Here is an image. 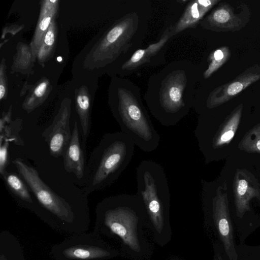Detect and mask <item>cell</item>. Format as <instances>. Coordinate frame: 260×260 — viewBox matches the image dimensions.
I'll return each mask as SVG.
<instances>
[{"label":"cell","mask_w":260,"mask_h":260,"mask_svg":"<svg viewBox=\"0 0 260 260\" xmlns=\"http://www.w3.org/2000/svg\"><path fill=\"white\" fill-rule=\"evenodd\" d=\"M233 189L236 214L242 218L250 211V202L254 198L260 202V184L255 176L246 169H237L235 172Z\"/></svg>","instance_id":"11"},{"label":"cell","mask_w":260,"mask_h":260,"mask_svg":"<svg viewBox=\"0 0 260 260\" xmlns=\"http://www.w3.org/2000/svg\"><path fill=\"white\" fill-rule=\"evenodd\" d=\"M12 162L41 206L48 212L45 222L49 226L70 235L87 231L89 218L76 213L68 202L43 182L38 171L23 159L18 158Z\"/></svg>","instance_id":"4"},{"label":"cell","mask_w":260,"mask_h":260,"mask_svg":"<svg viewBox=\"0 0 260 260\" xmlns=\"http://www.w3.org/2000/svg\"><path fill=\"white\" fill-rule=\"evenodd\" d=\"M243 109V104H239L210 136L198 140L200 149L206 157L209 152L216 151L230 143L240 124Z\"/></svg>","instance_id":"12"},{"label":"cell","mask_w":260,"mask_h":260,"mask_svg":"<svg viewBox=\"0 0 260 260\" xmlns=\"http://www.w3.org/2000/svg\"><path fill=\"white\" fill-rule=\"evenodd\" d=\"M124 83L112 106L113 116L121 131L131 137L136 145L145 152H151L158 146L160 136L143 104L139 88L127 79Z\"/></svg>","instance_id":"5"},{"label":"cell","mask_w":260,"mask_h":260,"mask_svg":"<svg viewBox=\"0 0 260 260\" xmlns=\"http://www.w3.org/2000/svg\"><path fill=\"white\" fill-rule=\"evenodd\" d=\"M51 21V17L47 16L45 17L40 24V28L42 30H45L48 27Z\"/></svg>","instance_id":"24"},{"label":"cell","mask_w":260,"mask_h":260,"mask_svg":"<svg viewBox=\"0 0 260 260\" xmlns=\"http://www.w3.org/2000/svg\"><path fill=\"white\" fill-rule=\"evenodd\" d=\"M251 13L242 1L235 6L220 2L200 22L201 26L216 32H235L243 28L249 22Z\"/></svg>","instance_id":"8"},{"label":"cell","mask_w":260,"mask_h":260,"mask_svg":"<svg viewBox=\"0 0 260 260\" xmlns=\"http://www.w3.org/2000/svg\"><path fill=\"white\" fill-rule=\"evenodd\" d=\"M214 260H223V259L220 256H216V257H215V258H214Z\"/></svg>","instance_id":"26"},{"label":"cell","mask_w":260,"mask_h":260,"mask_svg":"<svg viewBox=\"0 0 260 260\" xmlns=\"http://www.w3.org/2000/svg\"><path fill=\"white\" fill-rule=\"evenodd\" d=\"M54 41V37L53 33L51 31H48L45 36V43L46 45L48 46L52 45Z\"/></svg>","instance_id":"23"},{"label":"cell","mask_w":260,"mask_h":260,"mask_svg":"<svg viewBox=\"0 0 260 260\" xmlns=\"http://www.w3.org/2000/svg\"><path fill=\"white\" fill-rule=\"evenodd\" d=\"M194 86V65L175 61L150 78L144 98L153 116L161 125L171 126L193 106Z\"/></svg>","instance_id":"1"},{"label":"cell","mask_w":260,"mask_h":260,"mask_svg":"<svg viewBox=\"0 0 260 260\" xmlns=\"http://www.w3.org/2000/svg\"><path fill=\"white\" fill-rule=\"evenodd\" d=\"M231 55L230 49L226 46H222L211 52L208 57V67L203 73L204 78H209L229 60Z\"/></svg>","instance_id":"17"},{"label":"cell","mask_w":260,"mask_h":260,"mask_svg":"<svg viewBox=\"0 0 260 260\" xmlns=\"http://www.w3.org/2000/svg\"><path fill=\"white\" fill-rule=\"evenodd\" d=\"M210 197L213 219L224 250L230 260H237L226 183L218 186Z\"/></svg>","instance_id":"9"},{"label":"cell","mask_w":260,"mask_h":260,"mask_svg":"<svg viewBox=\"0 0 260 260\" xmlns=\"http://www.w3.org/2000/svg\"><path fill=\"white\" fill-rule=\"evenodd\" d=\"M83 149L80 142L78 123L75 121L71 139L63 158L65 170L74 174L79 179L85 176L86 164Z\"/></svg>","instance_id":"16"},{"label":"cell","mask_w":260,"mask_h":260,"mask_svg":"<svg viewBox=\"0 0 260 260\" xmlns=\"http://www.w3.org/2000/svg\"><path fill=\"white\" fill-rule=\"evenodd\" d=\"M238 147L247 153L260 154V123L246 133L239 143Z\"/></svg>","instance_id":"18"},{"label":"cell","mask_w":260,"mask_h":260,"mask_svg":"<svg viewBox=\"0 0 260 260\" xmlns=\"http://www.w3.org/2000/svg\"><path fill=\"white\" fill-rule=\"evenodd\" d=\"M3 177L9 188L16 196L29 204L32 203V199L27 187L17 175L6 172Z\"/></svg>","instance_id":"19"},{"label":"cell","mask_w":260,"mask_h":260,"mask_svg":"<svg viewBox=\"0 0 260 260\" xmlns=\"http://www.w3.org/2000/svg\"><path fill=\"white\" fill-rule=\"evenodd\" d=\"M10 142L0 138V173L3 177L6 173V168L9 164V146Z\"/></svg>","instance_id":"21"},{"label":"cell","mask_w":260,"mask_h":260,"mask_svg":"<svg viewBox=\"0 0 260 260\" xmlns=\"http://www.w3.org/2000/svg\"><path fill=\"white\" fill-rule=\"evenodd\" d=\"M137 192L156 231L160 232L168 216L170 193L165 170L150 160L140 162L136 170Z\"/></svg>","instance_id":"6"},{"label":"cell","mask_w":260,"mask_h":260,"mask_svg":"<svg viewBox=\"0 0 260 260\" xmlns=\"http://www.w3.org/2000/svg\"><path fill=\"white\" fill-rule=\"evenodd\" d=\"M42 136L48 145L51 156H63L72 137L67 113H63L59 118H56L52 124L44 131Z\"/></svg>","instance_id":"13"},{"label":"cell","mask_w":260,"mask_h":260,"mask_svg":"<svg viewBox=\"0 0 260 260\" xmlns=\"http://www.w3.org/2000/svg\"><path fill=\"white\" fill-rule=\"evenodd\" d=\"M145 213L144 204L136 194L106 198L96 205L93 231L100 235H116L133 250L139 252L137 224L140 216Z\"/></svg>","instance_id":"3"},{"label":"cell","mask_w":260,"mask_h":260,"mask_svg":"<svg viewBox=\"0 0 260 260\" xmlns=\"http://www.w3.org/2000/svg\"><path fill=\"white\" fill-rule=\"evenodd\" d=\"M47 84L44 82L40 84L35 90V94L37 97H41L45 93Z\"/></svg>","instance_id":"22"},{"label":"cell","mask_w":260,"mask_h":260,"mask_svg":"<svg viewBox=\"0 0 260 260\" xmlns=\"http://www.w3.org/2000/svg\"><path fill=\"white\" fill-rule=\"evenodd\" d=\"M173 36L170 26L165 30L157 42L149 45L146 48L139 49L136 51L121 66V69L124 71L123 74L128 75L144 65L152 64V61L156 59V57L160 56V53H165V46Z\"/></svg>","instance_id":"14"},{"label":"cell","mask_w":260,"mask_h":260,"mask_svg":"<svg viewBox=\"0 0 260 260\" xmlns=\"http://www.w3.org/2000/svg\"><path fill=\"white\" fill-rule=\"evenodd\" d=\"M259 80L260 64L250 66L231 81L217 87L210 92L205 102V108L212 110L221 106Z\"/></svg>","instance_id":"10"},{"label":"cell","mask_w":260,"mask_h":260,"mask_svg":"<svg viewBox=\"0 0 260 260\" xmlns=\"http://www.w3.org/2000/svg\"><path fill=\"white\" fill-rule=\"evenodd\" d=\"M51 2H52V3H54V2H55L56 1H50Z\"/></svg>","instance_id":"28"},{"label":"cell","mask_w":260,"mask_h":260,"mask_svg":"<svg viewBox=\"0 0 260 260\" xmlns=\"http://www.w3.org/2000/svg\"><path fill=\"white\" fill-rule=\"evenodd\" d=\"M20 125L10 124L9 117L2 118L0 121V138L6 139L15 144L23 146L24 142L20 136Z\"/></svg>","instance_id":"20"},{"label":"cell","mask_w":260,"mask_h":260,"mask_svg":"<svg viewBox=\"0 0 260 260\" xmlns=\"http://www.w3.org/2000/svg\"><path fill=\"white\" fill-rule=\"evenodd\" d=\"M53 245L50 255L55 260H103L113 256L98 233L83 232L70 235Z\"/></svg>","instance_id":"7"},{"label":"cell","mask_w":260,"mask_h":260,"mask_svg":"<svg viewBox=\"0 0 260 260\" xmlns=\"http://www.w3.org/2000/svg\"><path fill=\"white\" fill-rule=\"evenodd\" d=\"M135 145L121 131L104 134L86 165L83 192L88 195L114 183L131 161Z\"/></svg>","instance_id":"2"},{"label":"cell","mask_w":260,"mask_h":260,"mask_svg":"<svg viewBox=\"0 0 260 260\" xmlns=\"http://www.w3.org/2000/svg\"><path fill=\"white\" fill-rule=\"evenodd\" d=\"M220 2V0L189 1L179 19L174 25H171L173 36L187 28L196 27L205 15Z\"/></svg>","instance_id":"15"},{"label":"cell","mask_w":260,"mask_h":260,"mask_svg":"<svg viewBox=\"0 0 260 260\" xmlns=\"http://www.w3.org/2000/svg\"><path fill=\"white\" fill-rule=\"evenodd\" d=\"M5 87L3 85H0V99H2L5 94Z\"/></svg>","instance_id":"25"},{"label":"cell","mask_w":260,"mask_h":260,"mask_svg":"<svg viewBox=\"0 0 260 260\" xmlns=\"http://www.w3.org/2000/svg\"><path fill=\"white\" fill-rule=\"evenodd\" d=\"M57 60H58V61H61L62 58H61V57H57Z\"/></svg>","instance_id":"27"}]
</instances>
